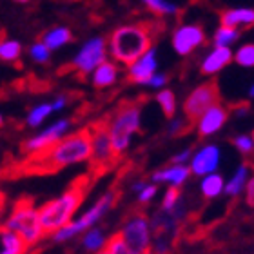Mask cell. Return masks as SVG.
Wrapping results in <instances>:
<instances>
[{"label":"cell","mask_w":254,"mask_h":254,"mask_svg":"<svg viewBox=\"0 0 254 254\" xmlns=\"http://www.w3.org/2000/svg\"><path fill=\"white\" fill-rule=\"evenodd\" d=\"M91 158V136L89 129L84 127L76 132L65 134L62 140L40 153L27 154L18 164L11 165L13 169L5 176H44L55 175L64 167L87 162Z\"/></svg>","instance_id":"1"},{"label":"cell","mask_w":254,"mask_h":254,"mask_svg":"<svg viewBox=\"0 0 254 254\" xmlns=\"http://www.w3.org/2000/svg\"><path fill=\"white\" fill-rule=\"evenodd\" d=\"M156 38L154 24L149 22H132L117 27L107 38V55H111L115 64L131 65L145 51L153 48Z\"/></svg>","instance_id":"2"},{"label":"cell","mask_w":254,"mask_h":254,"mask_svg":"<svg viewBox=\"0 0 254 254\" xmlns=\"http://www.w3.org/2000/svg\"><path fill=\"white\" fill-rule=\"evenodd\" d=\"M93 182H95V178L89 173L80 176L65 189V192L60 198L48 201L38 209V222H40L44 236L57 233L60 227L71 222L73 214L76 212L80 203L84 201L85 194L89 192Z\"/></svg>","instance_id":"3"},{"label":"cell","mask_w":254,"mask_h":254,"mask_svg":"<svg viewBox=\"0 0 254 254\" xmlns=\"http://www.w3.org/2000/svg\"><path fill=\"white\" fill-rule=\"evenodd\" d=\"M140 115H142V109L138 102H124L111 117L106 118L107 132L117 156L126 153L132 134L140 131Z\"/></svg>","instance_id":"4"},{"label":"cell","mask_w":254,"mask_h":254,"mask_svg":"<svg viewBox=\"0 0 254 254\" xmlns=\"http://www.w3.org/2000/svg\"><path fill=\"white\" fill-rule=\"evenodd\" d=\"M2 225L18 234L26 242L27 247L37 245L44 238L42 227H40V222H38V211L35 209L33 198H29V196H24V198L15 201L9 216Z\"/></svg>","instance_id":"5"},{"label":"cell","mask_w":254,"mask_h":254,"mask_svg":"<svg viewBox=\"0 0 254 254\" xmlns=\"http://www.w3.org/2000/svg\"><path fill=\"white\" fill-rule=\"evenodd\" d=\"M87 129H89V136H91L89 175L96 180L102 175H106L107 171L117 164L120 156H117V153L113 151L111 138H109V132H107V126H106V118L98 120V122H93Z\"/></svg>","instance_id":"6"},{"label":"cell","mask_w":254,"mask_h":254,"mask_svg":"<svg viewBox=\"0 0 254 254\" xmlns=\"http://www.w3.org/2000/svg\"><path fill=\"white\" fill-rule=\"evenodd\" d=\"M118 196H120V192L115 190V189H111L109 192H106L100 200L96 201L95 205L91 207L89 211L85 212L84 216H80L76 222H69L67 225H64V227H60L57 233H53V240L55 242H64V240L73 238L74 234L89 231V229L93 227V225H95V223L98 222V220H100V218L104 216V214H106L113 205H115V203H117Z\"/></svg>","instance_id":"7"},{"label":"cell","mask_w":254,"mask_h":254,"mask_svg":"<svg viewBox=\"0 0 254 254\" xmlns=\"http://www.w3.org/2000/svg\"><path fill=\"white\" fill-rule=\"evenodd\" d=\"M120 238L127 247L142 254L151 253V225L147 216L140 211L131 212L124 222V227L120 231Z\"/></svg>","instance_id":"8"},{"label":"cell","mask_w":254,"mask_h":254,"mask_svg":"<svg viewBox=\"0 0 254 254\" xmlns=\"http://www.w3.org/2000/svg\"><path fill=\"white\" fill-rule=\"evenodd\" d=\"M107 60V40L104 37H91L78 49L71 65L80 76H87L95 71L100 64Z\"/></svg>","instance_id":"9"},{"label":"cell","mask_w":254,"mask_h":254,"mask_svg":"<svg viewBox=\"0 0 254 254\" xmlns=\"http://www.w3.org/2000/svg\"><path fill=\"white\" fill-rule=\"evenodd\" d=\"M220 104V91L216 82H205L190 91L184 102V113L189 122H196L209 107Z\"/></svg>","instance_id":"10"},{"label":"cell","mask_w":254,"mask_h":254,"mask_svg":"<svg viewBox=\"0 0 254 254\" xmlns=\"http://www.w3.org/2000/svg\"><path fill=\"white\" fill-rule=\"evenodd\" d=\"M71 127V120L69 118H62L59 122H55L53 126H49L48 129H44L42 132H38L35 136L27 138L26 142H22L20 145V153L22 154H33V153H40L44 149L51 147L53 143H57L59 140H62L65 136V132L69 131Z\"/></svg>","instance_id":"11"},{"label":"cell","mask_w":254,"mask_h":254,"mask_svg":"<svg viewBox=\"0 0 254 254\" xmlns=\"http://www.w3.org/2000/svg\"><path fill=\"white\" fill-rule=\"evenodd\" d=\"M203 42H205V33H203V27L198 24H182L173 31V37H171L173 49L180 57H189L198 48H201Z\"/></svg>","instance_id":"12"},{"label":"cell","mask_w":254,"mask_h":254,"mask_svg":"<svg viewBox=\"0 0 254 254\" xmlns=\"http://www.w3.org/2000/svg\"><path fill=\"white\" fill-rule=\"evenodd\" d=\"M220 158H222V153H220L218 145H214V143L205 145L190 156L189 171L196 176H207L211 173H216V167L220 165Z\"/></svg>","instance_id":"13"},{"label":"cell","mask_w":254,"mask_h":254,"mask_svg":"<svg viewBox=\"0 0 254 254\" xmlns=\"http://www.w3.org/2000/svg\"><path fill=\"white\" fill-rule=\"evenodd\" d=\"M156 69H158V59H156V48L153 46L131 65H127V78L131 80L132 84L145 85L149 78L156 73Z\"/></svg>","instance_id":"14"},{"label":"cell","mask_w":254,"mask_h":254,"mask_svg":"<svg viewBox=\"0 0 254 254\" xmlns=\"http://www.w3.org/2000/svg\"><path fill=\"white\" fill-rule=\"evenodd\" d=\"M229 118V111L222 104H216V106L209 107L203 115H201L198 120H196V131L200 136H211L214 132H218L225 126Z\"/></svg>","instance_id":"15"},{"label":"cell","mask_w":254,"mask_h":254,"mask_svg":"<svg viewBox=\"0 0 254 254\" xmlns=\"http://www.w3.org/2000/svg\"><path fill=\"white\" fill-rule=\"evenodd\" d=\"M231 62H233L231 48H212L201 60L200 71L203 74H216Z\"/></svg>","instance_id":"16"},{"label":"cell","mask_w":254,"mask_h":254,"mask_svg":"<svg viewBox=\"0 0 254 254\" xmlns=\"http://www.w3.org/2000/svg\"><path fill=\"white\" fill-rule=\"evenodd\" d=\"M220 22L225 27H249L254 26V9L253 7H233V9H225L220 15Z\"/></svg>","instance_id":"17"},{"label":"cell","mask_w":254,"mask_h":254,"mask_svg":"<svg viewBox=\"0 0 254 254\" xmlns=\"http://www.w3.org/2000/svg\"><path fill=\"white\" fill-rule=\"evenodd\" d=\"M118 74H120L118 64L111 62V60H106V62L100 64L91 73V82H93V85H95L96 89H106V87H111V85L117 84Z\"/></svg>","instance_id":"18"},{"label":"cell","mask_w":254,"mask_h":254,"mask_svg":"<svg viewBox=\"0 0 254 254\" xmlns=\"http://www.w3.org/2000/svg\"><path fill=\"white\" fill-rule=\"evenodd\" d=\"M27 249L29 247L18 234L0 225V254H26Z\"/></svg>","instance_id":"19"},{"label":"cell","mask_w":254,"mask_h":254,"mask_svg":"<svg viewBox=\"0 0 254 254\" xmlns=\"http://www.w3.org/2000/svg\"><path fill=\"white\" fill-rule=\"evenodd\" d=\"M189 175L190 171L187 165H171V167H165L162 171H156L153 175V180L171 184V187H180L189 178Z\"/></svg>","instance_id":"20"},{"label":"cell","mask_w":254,"mask_h":254,"mask_svg":"<svg viewBox=\"0 0 254 254\" xmlns=\"http://www.w3.org/2000/svg\"><path fill=\"white\" fill-rule=\"evenodd\" d=\"M73 40V33L65 26H55L53 29H49L42 35L40 42L49 49V51H57V49L64 48L65 44Z\"/></svg>","instance_id":"21"},{"label":"cell","mask_w":254,"mask_h":254,"mask_svg":"<svg viewBox=\"0 0 254 254\" xmlns=\"http://www.w3.org/2000/svg\"><path fill=\"white\" fill-rule=\"evenodd\" d=\"M251 178V165L249 164H242L238 167V171L234 173L233 180H229V184L223 187L225 194L229 196H238L242 190L247 186V180Z\"/></svg>","instance_id":"22"},{"label":"cell","mask_w":254,"mask_h":254,"mask_svg":"<svg viewBox=\"0 0 254 254\" xmlns=\"http://www.w3.org/2000/svg\"><path fill=\"white\" fill-rule=\"evenodd\" d=\"M142 4L156 16H171L180 13V7L171 0H142Z\"/></svg>","instance_id":"23"},{"label":"cell","mask_w":254,"mask_h":254,"mask_svg":"<svg viewBox=\"0 0 254 254\" xmlns=\"http://www.w3.org/2000/svg\"><path fill=\"white\" fill-rule=\"evenodd\" d=\"M223 187H225L223 178H222V175H218V173H211V175L203 176V180H201V184H200V189L205 198H216L223 190Z\"/></svg>","instance_id":"24"},{"label":"cell","mask_w":254,"mask_h":254,"mask_svg":"<svg viewBox=\"0 0 254 254\" xmlns=\"http://www.w3.org/2000/svg\"><path fill=\"white\" fill-rule=\"evenodd\" d=\"M22 55V44L13 38H0V60L16 62Z\"/></svg>","instance_id":"25"},{"label":"cell","mask_w":254,"mask_h":254,"mask_svg":"<svg viewBox=\"0 0 254 254\" xmlns=\"http://www.w3.org/2000/svg\"><path fill=\"white\" fill-rule=\"evenodd\" d=\"M240 38V29H233V27L220 26L214 33V48H231L234 42H238Z\"/></svg>","instance_id":"26"},{"label":"cell","mask_w":254,"mask_h":254,"mask_svg":"<svg viewBox=\"0 0 254 254\" xmlns=\"http://www.w3.org/2000/svg\"><path fill=\"white\" fill-rule=\"evenodd\" d=\"M156 102L167 118H173L176 113V96L171 89H160L156 95Z\"/></svg>","instance_id":"27"},{"label":"cell","mask_w":254,"mask_h":254,"mask_svg":"<svg viewBox=\"0 0 254 254\" xmlns=\"http://www.w3.org/2000/svg\"><path fill=\"white\" fill-rule=\"evenodd\" d=\"M53 113L51 109V104H40V106L33 107L31 111L27 113V118H26V124L27 127H38L40 124L46 120Z\"/></svg>","instance_id":"28"},{"label":"cell","mask_w":254,"mask_h":254,"mask_svg":"<svg viewBox=\"0 0 254 254\" xmlns=\"http://www.w3.org/2000/svg\"><path fill=\"white\" fill-rule=\"evenodd\" d=\"M104 253L106 254H142V253H136V251H132L131 247H127L124 244V240L120 238V234H113L111 238L107 240L106 245H104ZM151 254V253H149Z\"/></svg>","instance_id":"29"},{"label":"cell","mask_w":254,"mask_h":254,"mask_svg":"<svg viewBox=\"0 0 254 254\" xmlns=\"http://www.w3.org/2000/svg\"><path fill=\"white\" fill-rule=\"evenodd\" d=\"M82 245H84L87 251H91V253H95V251H100L102 247L106 245L104 233H102L100 229H89V231L85 233L84 240H82Z\"/></svg>","instance_id":"30"},{"label":"cell","mask_w":254,"mask_h":254,"mask_svg":"<svg viewBox=\"0 0 254 254\" xmlns=\"http://www.w3.org/2000/svg\"><path fill=\"white\" fill-rule=\"evenodd\" d=\"M233 60L242 67H254V44H244L233 53Z\"/></svg>","instance_id":"31"},{"label":"cell","mask_w":254,"mask_h":254,"mask_svg":"<svg viewBox=\"0 0 254 254\" xmlns=\"http://www.w3.org/2000/svg\"><path fill=\"white\" fill-rule=\"evenodd\" d=\"M29 57H31L33 62H37V64H48L49 60H51V51H49L46 46H44L40 40L38 42H35L29 48Z\"/></svg>","instance_id":"32"},{"label":"cell","mask_w":254,"mask_h":254,"mask_svg":"<svg viewBox=\"0 0 254 254\" xmlns=\"http://www.w3.org/2000/svg\"><path fill=\"white\" fill-rule=\"evenodd\" d=\"M178 200H180V190H178V187H169V189H167V192H165L164 203H162L164 211L165 212L175 211L176 205H178Z\"/></svg>","instance_id":"33"},{"label":"cell","mask_w":254,"mask_h":254,"mask_svg":"<svg viewBox=\"0 0 254 254\" xmlns=\"http://www.w3.org/2000/svg\"><path fill=\"white\" fill-rule=\"evenodd\" d=\"M234 143V147L238 149L242 154H251L254 151V142H253V138L247 136V134H240V136H236L233 140Z\"/></svg>","instance_id":"34"},{"label":"cell","mask_w":254,"mask_h":254,"mask_svg":"<svg viewBox=\"0 0 254 254\" xmlns=\"http://www.w3.org/2000/svg\"><path fill=\"white\" fill-rule=\"evenodd\" d=\"M167 82H169V78H167V74L164 73H154L151 78H149V82L145 85H149V87H153V89H165V85H167Z\"/></svg>","instance_id":"35"},{"label":"cell","mask_w":254,"mask_h":254,"mask_svg":"<svg viewBox=\"0 0 254 254\" xmlns=\"http://www.w3.org/2000/svg\"><path fill=\"white\" fill-rule=\"evenodd\" d=\"M154 194H156V186H145L140 190V194H138V201L140 203H147L149 200H153Z\"/></svg>","instance_id":"36"},{"label":"cell","mask_w":254,"mask_h":254,"mask_svg":"<svg viewBox=\"0 0 254 254\" xmlns=\"http://www.w3.org/2000/svg\"><path fill=\"white\" fill-rule=\"evenodd\" d=\"M186 127H187L186 120H182V118H171V124H169L171 134H180V132H184Z\"/></svg>","instance_id":"37"},{"label":"cell","mask_w":254,"mask_h":254,"mask_svg":"<svg viewBox=\"0 0 254 254\" xmlns=\"http://www.w3.org/2000/svg\"><path fill=\"white\" fill-rule=\"evenodd\" d=\"M190 156H192V151L186 149V151L178 153L176 156H173V165H186V162H189Z\"/></svg>","instance_id":"38"},{"label":"cell","mask_w":254,"mask_h":254,"mask_svg":"<svg viewBox=\"0 0 254 254\" xmlns=\"http://www.w3.org/2000/svg\"><path fill=\"white\" fill-rule=\"evenodd\" d=\"M65 106H67V96L60 95V96H57V98L53 100V104H51V109H53V113L55 111H62Z\"/></svg>","instance_id":"39"},{"label":"cell","mask_w":254,"mask_h":254,"mask_svg":"<svg viewBox=\"0 0 254 254\" xmlns=\"http://www.w3.org/2000/svg\"><path fill=\"white\" fill-rule=\"evenodd\" d=\"M245 192H247V201L254 203V175L247 180V186H245Z\"/></svg>","instance_id":"40"},{"label":"cell","mask_w":254,"mask_h":254,"mask_svg":"<svg viewBox=\"0 0 254 254\" xmlns=\"http://www.w3.org/2000/svg\"><path fill=\"white\" fill-rule=\"evenodd\" d=\"M4 211H5V194L4 192H0V220H2Z\"/></svg>","instance_id":"41"},{"label":"cell","mask_w":254,"mask_h":254,"mask_svg":"<svg viewBox=\"0 0 254 254\" xmlns=\"http://www.w3.org/2000/svg\"><path fill=\"white\" fill-rule=\"evenodd\" d=\"M145 186H147V184H143V182H138V184H134V190H138V192H140V190H142Z\"/></svg>","instance_id":"42"},{"label":"cell","mask_w":254,"mask_h":254,"mask_svg":"<svg viewBox=\"0 0 254 254\" xmlns=\"http://www.w3.org/2000/svg\"><path fill=\"white\" fill-rule=\"evenodd\" d=\"M249 96H251V98H254V84L251 85V89H249Z\"/></svg>","instance_id":"43"},{"label":"cell","mask_w":254,"mask_h":254,"mask_svg":"<svg viewBox=\"0 0 254 254\" xmlns=\"http://www.w3.org/2000/svg\"><path fill=\"white\" fill-rule=\"evenodd\" d=\"M16 4H27V2H31V0H15Z\"/></svg>","instance_id":"44"},{"label":"cell","mask_w":254,"mask_h":254,"mask_svg":"<svg viewBox=\"0 0 254 254\" xmlns=\"http://www.w3.org/2000/svg\"><path fill=\"white\" fill-rule=\"evenodd\" d=\"M4 126V117H2V115H0V127Z\"/></svg>","instance_id":"45"},{"label":"cell","mask_w":254,"mask_h":254,"mask_svg":"<svg viewBox=\"0 0 254 254\" xmlns=\"http://www.w3.org/2000/svg\"><path fill=\"white\" fill-rule=\"evenodd\" d=\"M96 254H106V253H104V251H100V253H96Z\"/></svg>","instance_id":"46"},{"label":"cell","mask_w":254,"mask_h":254,"mask_svg":"<svg viewBox=\"0 0 254 254\" xmlns=\"http://www.w3.org/2000/svg\"><path fill=\"white\" fill-rule=\"evenodd\" d=\"M251 138H253V142H254V131H253V136H251Z\"/></svg>","instance_id":"47"}]
</instances>
